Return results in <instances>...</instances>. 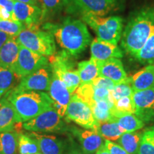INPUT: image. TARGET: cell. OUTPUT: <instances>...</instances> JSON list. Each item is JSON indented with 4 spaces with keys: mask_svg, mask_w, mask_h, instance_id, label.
<instances>
[{
    "mask_svg": "<svg viewBox=\"0 0 154 154\" xmlns=\"http://www.w3.org/2000/svg\"><path fill=\"white\" fill-rule=\"evenodd\" d=\"M42 29L53 34L62 49L75 58L82 54L91 42L86 24L73 17H66L59 24L45 23Z\"/></svg>",
    "mask_w": 154,
    "mask_h": 154,
    "instance_id": "6da1fadb",
    "label": "cell"
},
{
    "mask_svg": "<svg viewBox=\"0 0 154 154\" xmlns=\"http://www.w3.org/2000/svg\"><path fill=\"white\" fill-rule=\"evenodd\" d=\"M15 0H0V7L5 8L9 13L14 14V3Z\"/></svg>",
    "mask_w": 154,
    "mask_h": 154,
    "instance_id": "60d3db41",
    "label": "cell"
},
{
    "mask_svg": "<svg viewBox=\"0 0 154 154\" xmlns=\"http://www.w3.org/2000/svg\"><path fill=\"white\" fill-rule=\"evenodd\" d=\"M99 66V76L109 79L116 84L126 79L127 74L120 59L112 58L103 61H97Z\"/></svg>",
    "mask_w": 154,
    "mask_h": 154,
    "instance_id": "2e32d148",
    "label": "cell"
},
{
    "mask_svg": "<svg viewBox=\"0 0 154 154\" xmlns=\"http://www.w3.org/2000/svg\"><path fill=\"white\" fill-rule=\"evenodd\" d=\"M19 134L16 131L0 132V151L2 154H17Z\"/></svg>",
    "mask_w": 154,
    "mask_h": 154,
    "instance_id": "cb8c5ba5",
    "label": "cell"
},
{
    "mask_svg": "<svg viewBox=\"0 0 154 154\" xmlns=\"http://www.w3.org/2000/svg\"><path fill=\"white\" fill-rule=\"evenodd\" d=\"M36 154H42V153H36Z\"/></svg>",
    "mask_w": 154,
    "mask_h": 154,
    "instance_id": "bcb514c9",
    "label": "cell"
},
{
    "mask_svg": "<svg viewBox=\"0 0 154 154\" xmlns=\"http://www.w3.org/2000/svg\"><path fill=\"white\" fill-rule=\"evenodd\" d=\"M91 58L97 61H103L112 58L121 59L124 57L122 49L118 44L109 43L96 38L90 44Z\"/></svg>",
    "mask_w": 154,
    "mask_h": 154,
    "instance_id": "9a60e30c",
    "label": "cell"
},
{
    "mask_svg": "<svg viewBox=\"0 0 154 154\" xmlns=\"http://www.w3.org/2000/svg\"><path fill=\"white\" fill-rule=\"evenodd\" d=\"M134 92V91L131 84L130 79L128 77L124 82L116 84L114 88L110 91V95L113 102H115L121 98L127 97V96L132 97Z\"/></svg>",
    "mask_w": 154,
    "mask_h": 154,
    "instance_id": "e575fe53",
    "label": "cell"
},
{
    "mask_svg": "<svg viewBox=\"0 0 154 154\" xmlns=\"http://www.w3.org/2000/svg\"><path fill=\"white\" fill-rule=\"evenodd\" d=\"M42 4V22L60 11L66 6V0H40Z\"/></svg>",
    "mask_w": 154,
    "mask_h": 154,
    "instance_id": "d6a6232c",
    "label": "cell"
},
{
    "mask_svg": "<svg viewBox=\"0 0 154 154\" xmlns=\"http://www.w3.org/2000/svg\"><path fill=\"white\" fill-rule=\"evenodd\" d=\"M17 79H19L12 70L0 64V99L12 89Z\"/></svg>",
    "mask_w": 154,
    "mask_h": 154,
    "instance_id": "83f0119b",
    "label": "cell"
},
{
    "mask_svg": "<svg viewBox=\"0 0 154 154\" xmlns=\"http://www.w3.org/2000/svg\"><path fill=\"white\" fill-rule=\"evenodd\" d=\"M49 64L47 57L38 54L22 45H19V56L14 72L21 79L22 77L28 76Z\"/></svg>",
    "mask_w": 154,
    "mask_h": 154,
    "instance_id": "9c48e42d",
    "label": "cell"
},
{
    "mask_svg": "<svg viewBox=\"0 0 154 154\" xmlns=\"http://www.w3.org/2000/svg\"><path fill=\"white\" fill-rule=\"evenodd\" d=\"M19 44L15 37H11L0 49V64L14 72L19 51Z\"/></svg>",
    "mask_w": 154,
    "mask_h": 154,
    "instance_id": "d6986e66",
    "label": "cell"
},
{
    "mask_svg": "<svg viewBox=\"0 0 154 154\" xmlns=\"http://www.w3.org/2000/svg\"><path fill=\"white\" fill-rule=\"evenodd\" d=\"M154 30V5L134 12L124 29L121 46L128 54L134 56L143 46Z\"/></svg>",
    "mask_w": 154,
    "mask_h": 154,
    "instance_id": "7a4b0ae2",
    "label": "cell"
},
{
    "mask_svg": "<svg viewBox=\"0 0 154 154\" xmlns=\"http://www.w3.org/2000/svg\"><path fill=\"white\" fill-rule=\"evenodd\" d=\"M96 154H110L108 150L106 149L105 146L103 145L100 149L96 152Z\"/></svg>",
    "mask_w": 154,
    "mask_h": 154,
    "instance_id": "f6af8a7d",
    "label": "cell"
},
{
    "mask_svg": "<svg viewBox=\"0 0 154 154\" xmlns=\"http://www.w3.org/2000/svg\"><path fill=\"white\" fill-rule=\"evenodd\" d=\"M134 91L154 88V64H150L129 77Z\"/></svg>",
    "mask_w": 154,
    "mask_h": 154,
    "instance_id": "ac0fdd59",
    "label": "cell"
},
{
    "mask_svg": "<svg viewBox=\"0 0 154 154\" xmlns=\"http://www.w3.org/2000/svg\"><path fill=\"white\" fill-rule=\"evenodd\" d=\"M77 71L81 79V84H91L99 76V66L97 61L93 58L82 61L77 65Z\"/></svg>",
    "mask_w": 154,
    "mask_h": 154,
    "instance_id": "7402d4cb",
    "label": "cell"
},
{
    "mask_svg": "<svg viewBox=\"0 0 154 154\" xmlns=\"http://www.w3.org/2000/svg\"><path fill=\"white\" fill-rule=\"evenodd\" d=\"M74 58L64 50L55 52L49 59L51 72L74 70L76 65Z\"/></svg>",
    "mask_w": 154,
    "mask_h": 154,
    "instance_id": "44dd1931",
    "label": "cell"
},
{
    "mask_svg": "<svg viewBox=\"0 0 154 154\" xmlns=\"http://www.w3.org/2000/svg\"><path fill=\"white\" fill-rule=\"evenodd\" d=\"M94 87L91 84H80L78 88L75 91V94H76L82 101L91 107L95 101L94 98Z\"/></svg>",
    "mask_w": 154,
    "mask_h": 154,
    "instance_id": "8d00e7d4",
    "label": "cell"
},
{
    "mask_svg": "<svg viewBox=\"0 0 154 154\" xmlns=\"http://www.w3.org/2000/svg\"><path fill=\"white\" fill-rule=\"evenodd\" d=\"M15 1L19 2L29 4V5H37V0H15Z\"/></svg>",
    "mask_w": 154,
    "mask_h": 154,
    "instance_id": "ee69618b",
    "label": "cell"
},
{
    "mask_svg": "<svg viewBox=\"0 0 154 154\" xmlns=\"http://www.w3.org/2000/svg\"><path fill=\"white\" fill-rule=\"evenodd\" d=\"M136 107L132 97L127 96L119 99L114 102V106L111 110V113L115 119L118 118L124 113H134L135 114Z\"/></svg>",
    "mask_w": 154,
    "mask_h": 154,
    "instance_id": "1f68e13d",
    "label": "cell"
},
{
    "mask_svg": "<svg viewBox=\"0 0 154 154\" xmlns=\"http://www.w3.org/2000/svg\"><path fill=\"white\" fill-rule=\"evenodd\" d=\"M110 90L107 89L105 88H99V87H94V101H101V100H108L113 102L114 104V102L111 99L110 95Z\"/></svg>",
    "mask_w": 154,
    "mask_h": 154,
    "instance_id": "f35d334b",
    "label": "cell"
},
{
    "mask_svg": "<svg viewBox=\"0 0 154 154\" xmlns=\"http://www.w3.org/2000/svg\"><path fill=\"white\" fill-rule=\"evenodd\" d=\"M92 84L94 87H99V88H105L107 89L111 90L114 88L116 86V83H114L113 81H111L109 79L105 78V77L102 76H98L97 78L95 79Z\"/></svg>",
    "mask_w": 154,
    "mask_h": 154,
    "instance_id": "74e56055",
    "label": "cell"
},
{
    "mask_svg": "<svg viewBox=\"0 0 154 154\" xmlns=\"http://www.w3.org/2000/svg\"><path fill=\"white\" fill-rule=\"evenodd\" d=\"M17 123L14 107L5 97L0 99V132L14 130Z\"/></svg>",
    "mask_w": 154,
    "mask_h": 154,
    "instance_id": "ffe728a7",
    "label": "cell"
},
{
    "mask_svg": "<svg viewBox=\"0 0 154 154\" xmlns=\"http://www.w3.org/2000/svg\"><path fill=\"white\" fill-rule=\"evenodd\" d=\"M14 14L17 20L22 22L26 28L38 27L42 22V11L37 5L14 1Z\"/></svg>",
    "mask_w": 154,
    "mask_h": 154,
    "instance_id": "4fadbf2b",
    "label": "cell"
},
{
    "mask_svg": "<svg viewBox=\"0 0 154 154\" xmlns=\"http://www.w3.org/2000/svg\"><path fill=\"white\" fill-rule=\"evenodd\" d=\"M51 75L52 72L49 64L28 76L22 77L18 85L12 88L11 91L15 92L48 91L51 83Z\"/></svg>",
    "mask_w": 154,
    "mask_h": 154,
    "instance_id": "30bf717a",
    "label": "cell"
},
{
    "mask_svg": "<svg viewBox=\"0 0 154 154\" xmlns=\"http://www.w3.org/2000/svg\"><path fill=\"white\" fill-rule=\"evenodd\" d=\"M141 137L142 133L140 132H125L117 142L129 154H136L139 149Z\"/></svg>",
    "mask_w": 154,
    "mask_h": 154,
    "instance_id": "484cf974",
    "label": "cell"
},
{
    "mask_svg": "<svg viewBox=\"0 0 154 154\" xmlns=\"http://www.w3.org/2000/svg\"><path fill=\"white\" fill-rule=\"evenodd\" d=\"M136 154H154V126L146 128L142 133L139 149Z\"/></svg>",
    "mask_w": 154,
    "mask_h": 154,
    "instance_id": "836d02e7",
    "label": "cell"
},
{
    "mask_svg": "<svg viewBox=\"0 0 154 154\" xmlns=\"http://www.w3.org/2000/svg\"><path fill=\"white\" fill-rule=\"evenodd\" d=\"M71 132L78 139L82 149L88 154H94L104 145L103 138L95 131L81 129L74 126L71 128Z\"/></svg>",
    "mask_w": 154,
    "mask_h": 154,
    "instance_id": "5bb4252c",
    "label": "cell"
},
{
    "mask_svg": "<svg viewBox=\"0 0 154 154\" xmlns=\"http://www.w3.org/2000/svg\"><path fill=\"white\" fill-rule=\"evenodd\" d=\"M64 154V153H63ZM66 154H88L83 151L82 149H78V148H72L68 153Z\"/></svg>",
    "mask_w": 154,
    "mask_h": 154,
    "instance_id": "7bdbcfd3",
    "label": "cell"
},
{
    "mask_svg": "<svg viewBox=\"0 0 154 154\" xmlns=\"http://www.w3.org/2000/svg\"><path fill=\"white\" fill-rule=\"evenodd\" d=\"M121 0H66V11L72 14H91L103 17L120 8Z\"/></svg>",
    "mask_w": 154,
    "mask_h": 154,
    "instance_id": "8992f818",
    "label": "cell"
},
{
    "mask_svg": "<svg viewBox=\"0 0 154 154\" xmlns=\"http://www.w3.org/2000/svg\"><path fill=\"white\" fill-rule=\"evenodd\" d=\"M5 97L14 107L17 123L26 122L54 108L49 94L43 91L11 90Z\"/></svg>",
    "mask_w": 154,
    "mask_h": 154,
    "instance_id": "3957f363",
    "label": "cell"
},
{
    "mask_svg": "<svg viewBox=\"0 0 154 154\" xmlns=\"http://www.w3.org/2000/svg\"><path fill=\"white\" fill-rule=\"evenodd\" d=\"M114 106L113 102L108 100L96 101L91 107L95 119L99 123L112 122L116 119L111 113V110Z\"/></svg>",
    "mask_w": 154,
    "mask_h": 154,
    "instance_id": "603a6c76",
    "label": "cell"
},
{
    "mask_svg": "<svg viewBox=\"0 0 154 154\" xmlns=\"http://www.w3.org/2000/svg\"><path fill=\"white\" fill-rule=\"evenodd\" d=\"M133 57L141 64H154V30L143 47Z\"/></svg>",
    "mask_w": 154,
    "mask_h": 154,
    "instance_id": "4316f807",
    "label": "cell"
},
{
    "mask_svg": "<svg viewBox=\"0 0 154 154\" xmlns=\"http://www.w3.org/2000/svg\"><path fill=\"white\" fill-rule=\"evenodd\" d=\"M11 37H12V36H9V35H8V34L5 33V32L0 31V49L2 47V46L4 45V44H5L6 42L8 41V40Z\"/></svg>",
    "mask_w": 154,
    "mask_h": 154,
    "instance_id": "b9f144b4",
    "label": "cell"
},
{
    "mask_svg": "<svg viewBox=\"0 0 154 154\" xmlns=\"http://www.w3.org/2000/svg\"><path fill=\"white\" fill-rule=\"evenodd\" d=\"M48 94L51 98L54 108L59 115L61 118L64 117L72 94L67 89L64 83L53 73Z\"/></svg>",
    "mask_w": 154,
    "mask_h": 154,
    "instance_id": "8fae6325",
    "label": "cell"
},
{
    "mask_svg": "<svg viewBox=\"0 0 154 154\" xmlns=\"http://www.w3.org/2000/svg\"><path fill=\"white\" fill-rule=\"evenodd\" d=\"M52 73L57 75L64 83L67 89L72 95L76 91L81 84L80 77L77 70L59 71V72H52Z\"/></svg>",
    "mask_w": 154,
    "mask_h": 154,
    "instance_id": "f1b7e54d",
    "label": "cell"
},
{
    "mask_svg": "<svg viewBox=\"0 0 154 154\" xmlns=\"http://www.w3.org/2000/svg\"><path fill=\"white\" fill-rule=\"evenodd\" d=\"M0 154H2V153H1V151H0Z\"/></svg>",
    "mask_w": 154,
    "mask_h": 154,
    "instance_id": "7dc6e473",
    "label": "cell"
},
{
    "mask_svg": "<svg viewBox=\"0 0 154 154\" xmlns=\"http://www.w3.org/2000/svg\"><path fill=\"white\" fill-rule=\"evenodd\" d=\"M135 115L143 123L154 121V88L134 91L132 96Z\"/></svg>",
    "mask_w": 154,
    "mask_h": 154,
    "instance_id": "7c38bea8",
    "label": "cell"
},
{
    "mask_svg": "<svg viewBox=\"0 0 154 154\" xmlns=\"http://www.w3.org/2000/svg\"><path fill=\"white\" fill-rule=\"evenodd\" d=\"M29 135L35 138L39 146L40 153L42 154H63L64 143L61 138L53 135L42 134L31 132Z\"/></svg>",
    "mask_w": 154,
    "mask_h": 154,
    "instance_id": "e0dca14e",
    "label": "cell"
},
{
    "mask_svg": "<svg viewBox=\"0 0 154 154\" xmlns=\"http://www.w3.org/2000/svg\"><path fill=\"white\" fill-rule=\"evenodd\" d=\"M26 28V26L19 21L4 20L0 19V31L12 37L17 38Z\"/></svg>",
    "mask_w": 154,
    "mask_h": 154,
    "instance_id": "d590c367",
    "label": "cell"
},
{
    "mask_svg": "<svg viewBox=\"0 0 154 154\" xmlns=\"http://www.w3.org/2000/svg\"><path fill=\"white\" fill-rule=\"evenodd\" d=\"M96 132L101 137L105 138V140L117 141L121 135L126 132V131L119 126L116 121H112V122L99 123V128Z\"/></svg>",
    "mask_w": 154,
    "mask_h": 154,
    "instance_id": "d4e9b609",
    "label": "cell"
},
{
    "mask_svg": "<svg viewBox=\"0 0 154 154\" xmlns=\"http://www.w3.org/2000/svg\"><path fill=\"white\" fill-rule=\"evenodd\" d=\"M116 121L122 127L126 132H134L141 129L145 126V123L134 113H124L116 119Z\"/></svg>",
    "mask_w": 154,
    "mask_h": 154,
    "instance_id": "f546056e",
    "label": "cell"
},
{
    "mask_svg": "<svg viewBox=\"0 0 154 154\" xmlns=\"http://www.w3.org/2000/svg\"><path fill=\"white\" fill-rule=\"evenodd\" d=\"M82 20L91 27L102 41L118 44L121 41L124 29V20L119 16L101 17L91 14H84Z\"/></svg>",
    "mask_w": 154,
    "mask_h": 154,
    "instance_id": "277c9868",
    "label": "cell"
},
{
    "mask_svg": "<svg viewBox=\"0 0 154 154\" xmlns=\"http://www.w3.org/2000/svg\"><path fill=\"white\" fill-rule=\"evenodd\" d=\"M65 117L85 129L96 131L99 128V122L94 118L91 107L75 94L71 96Z\"/></svg>",
    "mask_w": 154,
    "mask_h": 154,
    "instance_id": "52a82bcc",
    "label": "cell"
},
{
    "mask_svg": "<svg viewBox=\"0 0 154 154\" xmlns=\"http://www.w3.org/2000/svg\"><path fill=\"white\" fill-rule=\"evenodd\" d=\"M19 154H36L40 153L38 144L29 134H19Z\"/></svg>",
    "mask_w": 154,
    "mask_h": 154,
    "instance_id": "4dcf8cb0",
    "label": "cell"
},
{
    "mask_svg": "<svg viewBox=\"0 0 154 154\" xmlns=\"http://www.w3.org/2000/svg\"><path fill=\"white\" fill-rule=\"evenodd\" d=\"M104 146L110 154H129L119 144L109 140H105Z\"/></svg>",
    "mask_w": 154,
    "mask_h": 154,
    "instance_id": "ab89813d",
    "label": "cell"
},
{
    "mask_svg": "<svg viewBox=\"0 0 154 154\" xmlns=\"http://www.w3.org/2000/svg\"><path fill=\"white\" fill-rule=\"evenodd\" d=\"M16 39L20 45L40 55L51 57L56 52L55 38L53 34L38 27L26 28Z\"/></svg>",
    "mask_w": 154,
    "mask_h": 154,
    "instance_id": "5b68a950",
    "label": "cell"
},
{
    "mask_svg": "<svg viewBox=\"0 0 154 154\" xmlns=\"http://www.w3.org/2000/svg\"><path fill=\"white\" fill-rule=\"evenodd\" d=\"M22 126L26 131L36 133H60L66 129L62 118L54 108L23 123Z\"/></svg>",
    "mask_w": 154,
    "mask_h": 154,
    "instance_id": "ba28073f",
    "label": "cell"
}]
</instances>
